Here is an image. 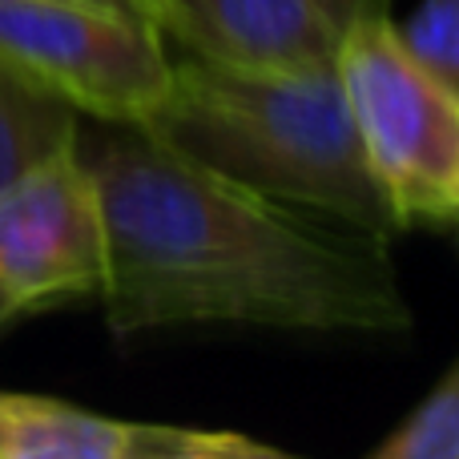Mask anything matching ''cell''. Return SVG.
Instances as JSON below:
<instances>
[{"instance_id":"obj_6","label":"cell","mask_w":459,"mask_h":459,"mask_svg":"<svg viewBox=\"0 0 459 459\" xmlns=\"http://www.w3.org/2000/svg\"><path fill=\"white\" fill-rule=\"evenodd\" d=\"M150 21L186 53L246 69L334 65L342 40L318 0H150Z\"/></svg>"},{"instance_id":"obj_9","label":"cell","mask_w":459,"mask_h":459,"mask_svg":"<svg viewBox=\"0 0 459 459\" xmlns=\"http://www.w3.org/2000/svg\"><path fill=\"white\" fill-rule=\"evenodd\" d=\"M371 459H459V363Z\"/></svg>"},{"instance_id":"obj_11","label":"cell","mask_w":459,"mask_h":459,"mask_svg":"<svg viewBox=\"0 0 459 459\" xmlns=\"http://www.w3.org/2000/svg\"><path fill=\"white\" fill-rule=\"evenodd\" d=\"M250 439L234 431H190V428H153L126 423L121 459H242Z\"/></svg>"},{"instance_id":"obj_3","label":"cell","mask_w":459,"mask_h":459,"mask_svg":"<svg viewBox=\"0 0 459 459\" xmlns=\"http://www.w3.org/2000/svg\"><path fill=\"white\" fill-rule=\"evenodd\" d=\"M342 93L359 142L399 222L459 214V97L399 40L383 8H363L339 40Z\"/></svg>"},{"instance_id":"obj_10","label":"cell","mask_w":459,"mask_h":459,"mask_svg":"<svg viewBox=\"0 0 459 459\" xmlns=\"http://www.w3.org/2000/svg\"><path fill=\"white\" fill-rule=\"evenodd\" d=\"M399 40L439 85L459 97V0H428L399 29Z\"/></svg>"},{"instance_id":"obj_16","label":"cell","mask_w":459,"mask_h":459,"mask_svg":"<svg viewBox=\"0 0 459 459\" xmlns=\"http://www.w3.org/2000/svg\"><path fill=\"white\" fill-rule=\"evenodd\" d=\"M137 8H142V13H145V16H150V0H137Z\"/></svg>"},{"instance_id":"obj_15","label":"cell","mask_w":459,"mask_h":459,"mask_svg":"<svg viewBox=\"0 0 459 459\" xmlns=\"http://www.w3.org/2000/svg\"><path fill=\"white\" fill-rule=\"evenodd\" d=\"M101 4H117V8H129V13H142V8H137V0H101ZM145 21H150V16H145Z\"/></svg>"},{"instance_id":"obj_14","label":"cell","mask_w":459,"mask_h":459,"mask_svg":"<svg viewBox=\"0 0 459 459\" xmlns=\"http://www.w3.org/2000/svg\"><path fill=\"white\" fill-rule=\"evenodd\" d=\"M242 459H294V455H282V452H274V447L250 444V447H246V455H242Z\"/></svg>"},{"instance_id":"obj_1","label":"cell","mask_w":459,"mask_h":459,"mask_svg":"<svg viewBox=\"0 0 459 459\" xmlns=\"http://www.w3.org/2000/svg\"><path fill=\"white\" fill-rule=\"evenodd\" d=\"M101 202V294L117 334L258 323L395 334L411 326L391 234L307 210L194 161L145 126L81 150Z\"/></svg>"},{"instance_id":"obj_12","label":"cell","mask_w":459,"mask_h":459,"mask_svg":"<svg viewBox=\"0 0 459 459\" xmlns=\"http://www.w3.org/2000/svg\"><path fill=\"white\" fill-rule=\"evenodd\" d=\"M318 4H323L326 13H331L334 21L342 24V29H347V24L355 21V16L363 13V8H371V0H318Z\"/></svg>"},{"instance_id":"obj_8","label":"cell","mask_w":459,"mask_h":459,"mask_svg":"<svg viewBox=\"0 0 459 459\" xmlns=\"http://www.w3.org/2000/svg\"><path fill=\"white\" fill-rule=\"evenodd\" d=\"M77 109L0 56V190L77 150Z\"/></svg>"},{"instance_id":"obj_13","label":"cell","mask_w":459,"mask_h":459,"mask_svg":"<svg viewBox=\"0 0 459 459\" xmlns=\"http://www.w3.org/2000/svg\"><path fill=\"white\" fill-rule=\"evenodd\" d=\"M21 310H24V302L16 299V294L8 290L4 282H0V326H4V323H8V318H13V315H21Z\"/></svg>"},{"instance_id":"obj_5","label":"cell","mask_w":459,"mask_h":459,"mask_svg":"<svg viewBox=\"0 0 459 459\" xmlns=\"http://www.w3.org/2000/svg\"><path fill=\"white\" fill-rule=\"evenodd\" d=\"M105 226L77 150L0 190V282L29 307L101 290Z\"/></svg>"},{"instance_id":"obj_2","label":"cell","mask_w":459,"mask_h":459,"mask_svg":"<svg viewBox=\"0 0 459 459\" xmlns=\"http://www.w3.org/2000/svg\"><path fill=\"white\" fill-rule=\"evenodd\" d=\"M142 126L270 198L379 234L403 226L363 153L334 65L246 69L186 53Z\"/></svg>"},{"instance_id":"obj_4","label":"cell","mask_w":459,"mask_h":459,"mask_svg":"<svg viewBox=\"0 0 459 459\" xmlns=\"http://www.w3.org/2000/svg\"><path fill=\"white\" fill-rule=\"evenodd\" d=\"M0 56L113 126L150 121L174 73L158 24L101 0H0Z\"/></svg>"},{"instance_id":"obj_7","label":"cell","mask_w":459,"mask_h":459,"mask_svg":"<svg viewBox=\"0 0 459 459\" xmlns=\"http://www.w3.org/2000/svg\"><path fill=\"white\" fill-rule=\"evenodd\" d=\"M126 423L61 399L0 391V459H121Z\"/></svg>"}]
</instances>
